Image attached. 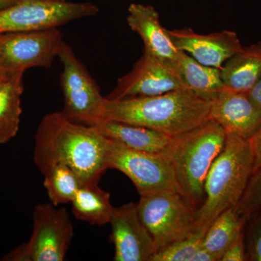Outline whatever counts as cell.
Segmentation results:
<instances>
[{
  "instance_id": "1",
  "label": "cell",
  "mask_w": 261,
  "mask_h": 261,
  "mask_svg": "<svg viewBox=\"0 0 261 261\" xmlns=\"http://www.w3.org/2000/svg\"><path fill=\"white\" fill-rule=\"evenodd\" d=\"M109 139L97 127L68 119L61 111L49 113L38 126L34 161L43 173L57 164L71 168L83 185L99 183L108 169Z\"/></svg>"
},
{
  "instance_id": "2",
  "label": "cell",
  "mask_w": 261,
  "mask_h": 261,
  "mask_svg": "<svg viewBox=\"0 0 261 261\" xmlns=\"http://www.w3.org/2000/svg\"><path fill=\"white\" fill-rule=\"evenodd\" d=\"M210 108L211 101L188 89L148 97L106 98L102 121L146 127L173 137L208 119Z\"/></svg>"
},
{
  "instance_id": "3",
  "label": "cell",
  "mask_w": 261,
  "mask_h": 261,
  "mask_svg": "<svg viewBox=\"0 0 261 261\" xmlns=\"http://www.w3.org/2000/svg\"><path fill=\"white\" fill-rule=\"evenodd\" d=\"M226 138V130L208 118L171 137L161 153L172 169L176 190L195 211L203 202L206 176L224 148Z\"/></svg>"
},
{
  "instance_id": "4",
  "label": "cell",
  "mask_w": 261,
  "mask_h": 261,
  "mask_svg": "<svg viewBox=\"0 0 261 261\" xmlns=\"http://www.w3.org/2000/svg\"><path fill=\"white\" fill-rule=\"evenodd\" d=\"M253 168L254 153L250 140L226 132L224 148L206 176L203 202L194 212V229L207 228L225 211L236 209Z\"/></svg>"
},
{
  "instance_id": "5",
  "label": "cell",
  "mask_w": 261,
  "mask_h": 261,
  "mask_svg": "<svg viewBox=\"0 0 261 261\" xmlns=\"http://www.w3.org/2000/svg\"><path fill=\"white\" fill-rule=\"evenodd\" d=\"M73 237L68 211L51 203L38 204L33 212L32 236L4 257L10 261H63Z\"/></svg>"
},
{
  "instance_id": "6",
  "label": "cell",
  "mask_w": 261,
  "mask_h": 261,
  "mask_svg": "<svg viewBox=\"0 0 261 261\" xmlns=\"http://www.w3.org/2000/svg\"><path fill=\"white\" fill-rule=\"evenodd\" d=\"M58 58L63 65L61 86L64 105L61 112L71 121L95 126L102 121L106 97H103L95 81L63 42Z\"/></svg>"
},
{
  "instance_id": "7",
  "label": "cell",
  "mask_w": 261,
  "mask_h": 261,
  "mask_svg": "<svg viewBox=\"0 0 261 261\" xmlns=\"http://www.w3.org/2000/svg\"><path fill=\"white\" fill-rule=\"evenodd\" d=\"M140 197L137 203L139 216L153 239L157 251L195 230V211L177 190H163Z\"/></svg>"
},
{
  "instance_id": "8",
  "label": "cell",
  "mask_w": 261,
  "mask_h": 261,
  "mask_svg": "<svg viewBox=\"0 0 261 261\" xmlns=\"http://www.w3.org/2000/svg\"><path fill=\"white\" fill-rule=\"evenodd\" d=\"M97 5L66 0H20L0 10V34L58 29L97 14Z\"/></svg>"
},
{
  "instance_id": "9",
  "label": "cell",
  "mask_w": 261,
  "mask_h": 261,
  "mask_svg": "<svg viewBox=\"0 0 261 261\" xmlns=\"http://www.w3.org/2000/svg\"><path fill=\"white\" fill-rule=\"evenodd\" d=\"M63 42L58 29L0 34V68L14 75L50 68Z\"/></svg>"
},
{
  "instance_id": "10",
  "label": "cell",
  "mask_w": 261,
  "mask_h": 261,
  "mask_svg": "<svg viewBox=\"0 0 261 261\" xmlns=\"http://www.w3.org/2000/svg\"><path fill=\"white\" fill-rule=\"evenodd\" d=\"M107 165L108 168L124 173L135 185L140 195L176 190L172 169L161 153L134 150L109 140Z\"/></svg>"
},
{
  "instance_id": "11",
  "label": "cell",
  "mask_w": 261,
  "mask_h": 261,
  "mask_svg": "<svg viewBox=\"0 0 261 261\" xmlns=\"http://www.w3.org/2000/svg\"><path fill=\"white\" fill-rule=\"evenodd\" d=\"M181 89L187 88L177 70L143 51L132 70L118 80L116 87L106 97L120 99L148 97Z\"/></svg>"
},
{
  "instance_id": "12",
  "label": "cell",
  "mask_w": 261,
  "mask_h": 261,
  "mask_svg": "<svg viewBox=\"0 0 261 261\" xmlns=\"http://www.w3.org/2000/svg\"><path fill=\"white\" fill-rule=\"evenodd\" d=\"M109 224L111 242L114 245V260L150 261L157 247L141 221L137 203L115 207Z\"/></svg>"
},
{
  "instance_id": "13",
  "label": "cell",
  "mask_w": 261,
  "mask_h": 261,
  "mask_svg": "<svg viewBox=\"0 0 261 261\" xmlns=\"http://www.w3.org/2000/svg\"><path fill=\"white\" fill-rule=\"evenodd\" d=\"M168 32L178 49L202 64L219 69L243 47L238 34L232 31L201 34L185 28Z\"/></svg>"
},
{
  "instance_id": "14",
  "label": "cell",
  "mask_w": 261,
  "mask_h": 261,
  "mask_svg": "<svg viewBox=\"0 0 261 261\" xmlns=\"http://www.w3.org/2000/svg\"><path fill=\"white\" fill-rule=\"evenodd\" d=\"M209 118L219 123L227 133L252 138L261 125V110L247 92L224 87L211 101Z\"/></svg>"
},
{
  "instance_id": "15",
  "label": "cell",
  "mask_w": 261,
  "mask_h": 261,
  "mask_svg": "<svg viewBox=\"0 0 261 261\" xmlns=\"http://www.w3.org/2000/svg\"><path fill=\"white\" fill-rule=\"evenodd\" d=\"M128 12L127 23L142 39L144 51L176 69L181 50L173 44L168 30L163 27L154 7L132 3Z\"/></svg>"
},
{
  "instance_id": "16",
  "label": "cell",
  "mask_w": 261,
  "mask_h": 261,
  "mask_svg": "<svg viewBox=\"0 0 261 261\" xmlns=\"http://www.w3.org/2000/svg\"><path fill=\"white\" fill-rule=\"evenodd\" d=\"M220 70L226 88L248 93L261 78V41L242 47Z\"/></svg>"
},
{
  "instance_id": "17",
  "label": "cell",
  "mask_w": 261,
  "mask_h": 261,
  "mask_svg": "<svg viewBox=\"0 0 261 261\" xmlns=\"http://www.w3.org/2000/svg\"><path fill=\"white\" fill-rule=\"evenodd\" d=\"M94 126L109 140L134 150L149 153H162L171 139L158 130L121 122L102 121Z\"/></svg>"
},
{
  "instance_id": "18",
  "label": "cell",
  "mask_w": 261,
  "mask_h": 261,
  "mask_svg": "<svg viewBox=\"0 0 261 261\" xmlns=\"http://www.w3.org/2000/svg\"><path fill=\"white\" fill-rule=\"evenodd\" d=\"M176 70L187 89L211 101L224 89L221 70L199 63L181 51Z\"/></svg>"
},
{
  "instance_id": "19",
  "label": "cell",
  "mask_w": 261,
  "mask_h": 261,
  "mask_svg": "<svg viewBox=\"0 0 261 261\" xmlns=\"http://www.w3.org/2000/svg\"><path fill=\"white\" fill-rule=\"evenodd\" d=\"M70 203L77 219L97 226L109 224L115 207L111 194L102 190L98 183L82 185Z\"/></svg>"
},
{
  "instance_id": "20",
  "label": "cell",
  "mask_w": 261,
  "mask_h": 261,
  "mask_svg": "<svg viewBox=\"0 0 261 261\" xmlns=\"http://www.w3.org/2000/svg\"><path fill=\"white\" fill-rule=\"evenodd\" d=\"M23 73L14 75L0 84V145L18 134L22 114Z\"/></svg>"
},
{
  "instance_id": "21",
  "label": "cell",
  "mask_w": 261,
  "mask_h": 261,
  "mask_svg": "<svg viewBox=\"0 0 261 261\" xmlns=\"http://www.w3.org/2000/svg\"><path fill=\"white\" fill-rule=\"evenodd\" d=\"M246 220L240 216L235 208L225 211L209 225L204 235L202 247L220 261L245 228Z\"/></svg>"
},
{
  "instance_id": "22",
  "label": "cell",
  "mask_w": 261,
  "mask_h": 261,
  "mask_svg": "<svg viewBox=\"0 0 261 261\" xmlns=\"http://www.w3.org/2000/svg\"><path fill=\"white\" fill-rule=\"evenodd\" d=\"M42 174L43 184L50 203L57 207L70 203L79 189L83 185L78 175L65 165H55Z\"/></svg>"
},
{
  "instance_id": "23",
  "label": "cell",
  "mask_w": 261,
  "mask_h": 261,
  "mask_svg": "<svg viewBox=\"0 0 261 261\" xmlns=\"http://www.w3.org/2000/svg\"><path fill=\"white\" fill-rule=\"evenodd\" d=\"M207 228H197L189 236L158 250L150 261H192L195 252L202 246Z\"/></svg>"
},
{
  "instance_id": "24",
  "label": "cell",
  "mask_w": 261,
  "mask_h": 261,
  "mask_svg": "<svg viewBox=\"0 0 261 261\" xmlns=\"http://www.w3.org/2000/svg\"><path fill=\"white\" fill-rule=\"evenodd\" d=\"M261 208V166L252 173L243 197L236 207L237 213L247 219Z\"/></svg>"
},
{
  "instance_id": "25",
  "label": "cell",
  "mask_w": 261,
  "mask_h": 261,
  "mask_svg": "<svg viewBox=\"0 0 261 261\" xmlns=\"http://www.w3.org/2000/svg\"><path fill=\"white\" fill-rule=\"evenodd\" d=\"M245 240L247 260L261 261V208L247 218Z\"/></svg>"
},
{
  "instance_id": "26",
  "label": "cell",
  "mask_w": 261,
  "mask_h": 261,
  "mask_svg": "<svg viewBox=\"0 0 261 261\" xmlns=\"http://www.w3.org/2000/svg\"><path fill=\"white\" fill-rule=\"evenodd\" d=\"M247 260L246 245L245 240V228L228 247L220 261Z\"/></svg>"
},
{
  "instance_id": "27",
  "label": "cell",
  "mask_w": 261,
  "mask_h": 261,
  "mask_svg": "<svg viewBox=\"0 0 261 261\" xmlns=\"http://www.w3.org/2000/svg\"><path fill=\"white\" fill-rule=\"evenodd\" d=\"M250 140L254 153L253 172H255L261 166V125Z\"/></svg>"
},
{
  "instance_id": "28",
  "label": "cell",
  "mask_w": 261,
  "mask_h": 261,
  "mask_svg": "<svg viewBox=\"0 0 261 261\" xmlns=\"http://www.w3.org/2000/svg\"><path fill=\"white\" fill-rule=\"evenodd\" d=\"M247 94L254 104L261 110V78Z\"/></svg>"
},
{
  "instance_id": "29",
  "label": "cell",
  "mask_w": 261,
  "mask_h": 261,
  "mask_svg": "<svg viewBox=\"0 0 261 261\" xmlns=\"http://www.w3.org/2000/svg\"><path fill=\"white\" fill-rule=\"evenodd\" d=\"M192 261H217V259L202 246L195 252Z\"/></svg>"
},
{
  "instance_id": "30",
  "label": "cell",
  "mask_w": 261,
  "mask_h": 261,
  "mask_svg": "<svg viewBox=\"0 0 261 261\" xmlns=\"http://www.w3.org/2000/svg\"><path fill=\"white\" fill-rule=\"evenodd\" d=\"M20 0H0V10L4 9L8 7L15 4Z\"/></svg>"
},
{
  "instance_id": "31",
  "label": "cell",
  "mask_w": 261,
  "mask_h": 261,
  "mask_svg": "<svg viewBox=\"0 0 261 261\" xmlns=\"http://www.w3.org/2000/svg\"><path fill=\"white\" fill-rule=\"evenodd\" d=\"M13 76V75H10V73H7L4 70L0 68V84L4 83V82L9 80Z\"/></svg>"
}]
</instances>
